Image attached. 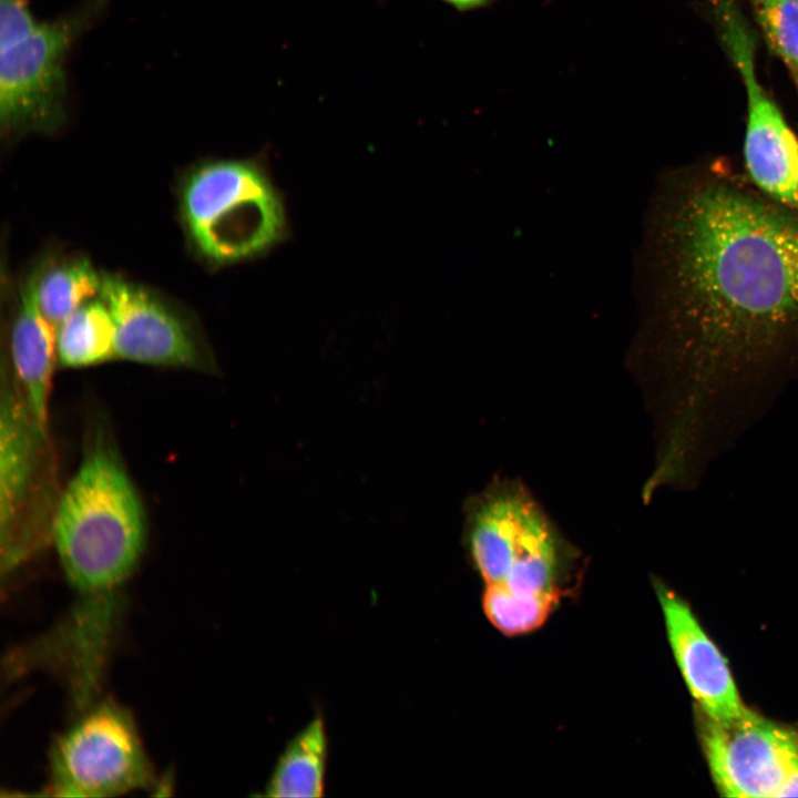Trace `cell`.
<instances>
[{"mask_svg":"<svg viewBox=\"0 0 798 798\" xmlns=\"http://www.w3.org/2000/svg\"><path fill=\"white\" fill-rule=\"evenodd\" d=\"M667 239L685 354L748 360L798 345V208L715 160L683 176Z\"/></svg>","mask_w":798,"mask_h":798,"instance_id":"cell-1","label":"cell"},{"mask_svg":"<svg viewBox=\"0 0 798 798\" xmlns=\"http://www.w3.org/2000/svg\"><path fill=\"white\" fill-rule=\"evenodd\" d=\"M52 539L74 594L63 624L82 635L115 634L122 589L145 549L146 519L124 463L101 432L62 491Z\"/></svg>","mask_w":798,"mask_h":798,"instance_id":"cell-2","label":"cell"},{"mask_svg":"<svg viewBox=\"0 0 798 798\" xmlns=\"http://www.w3.org/2000/svg\"><path fill=\"white\" fill-rule=\"evenodd\" d=\"M488 611L512 634L541 627L567 594L575 549L519 482L500 480L488 491L471 542Z\"/></svg>","mask_w":798,"mask_h":798,"instance_id":"cell-3","label":"cell"},{"mask_svg":"<svg viewBox=\"0 0 798 798\" xmlns=\"http://www.w3.org/2000/svg\"><path fill=\"white\" fill-rule=\"evenodd\" d=\"M114 0H81L62 14L37 19L29 0H0V126L14 141L53 134L66 121L65 62L78 40Z\"/></svg>","mask_w":798,"mask_h":798,"instance_id":"cell-4","label":"cell"},{"mask_svg":"<svg viewBox=\"0 0 798 798\" xmlns=\"http://www.w3.org/2000/svg\"><path fill=\"white\" fill-rule=\"evenodd\" d=\"M180 208L196 250L215 264L264 253L284 237V204L265 170L252 160L205 162L188 172Z\"/></svg>","mask_w":798,"mask_h":798,"instance_id":"cell-5","label":"cell"},{"mask_svg":"<svg viewBox=\"0 0 798 798\" xmlns=\"http://www.w3.org/2000/svg\"><path fill=\"white\" fill-rule=\"evenodd\" d=\"M47 795L101 798L150 789L154 773L132 715L93 703L53 743Z\"/></svg>","mask_w":798,"mask_h":798,"instance_id":"cell-6","label":"cell"},{"mask_svg":"<svg viewBox=\"0 0 798 798\" xmlns=\"http://www.w3.org/2000/svg\"><path fill=\"white\" fill-rule=\"evenodd\" d=\"M703 744L713 778L727 797H779L798 767V733L750 710L732 719L707 718Z\"/></svg>","mask_w":798,"mask_h":798,"instance_id":"cell-7","label":"cell"},{"mask_svg":"<svg viewBox=\"0 0 798 798\" xmlns=\"http://www.w3.org/2000/svg\"><path fill=\"white\" fill-rule=\"evenodd\" d=\"M99 296L115 327V354L150 366L212 369L195 329L180 313L136 284L102 275Z\"/></svg>","mask_w":798,"mask_h":798,"instance_id":"cell-8","label":"cell"},{"mask_svg":"<svg viewBox=\"0 0 798 798\" xmlns=\"http://www.w3.org/2000/svg\"><path fill=\"white\" fill-rule=\"evenodd\" d=\"M47 432L31 417L17 386L3 380L0 413V532L2 573L13 572L37 549L31 520L40 452Z\"/></svg>","mask_w":798,"mask_h":798,"instance_id":"cell-9","label":"cell"},{"mask_svg":"<svg viewBox=\"0 0 798 798\" xmlns=\"http://www.w3.org/2000/svg\"><path fill=\"white\" fill-rule=\"evenodd\" d=\"M725 21L726 41L747 92L744 156L749 180L766 195L798 208V140L758 82L746 30L735 14Z\"/></svg>","mask_w":798,"mask_h":798,"instance_id":"cell-10","label":"cell"},{"mask_svg":"<svg viewBox=\"0 0 798 798\" xmlns=\"http://www.w3.org/2000/svg\"><path fill=\"white\" fill-rule=\"evenodd\" d=\"M666 633L683 678L707 718L732 719L743 705L727 663L700 627L689 606L672 590L654 583Z\"/></svg>","mask_w":798,"mask_h":798,"instance_id":"cell-11","label":"cell"},{"mask_svg":"<svg viewBox=\"0 0 798 798\" xmlns=\"http://www.w3.org/2000/svg\"><path fill=\"white\" fill-rule=\"evenodd\" d=\"M40 269L37 265L19 288L10 327V360L14 385L35 423L47 432L57 329L38 305Z\"/></svg>","mask_w":798,"mask_h":798,"instance_id":"cell-12","label":"cell"},{"mask_svg":"<svg viewBox=\"0 0 798 798\" xmlns=\"http://www.w3.org/2000/svg\"><path fill=\"white\" fill-rule=\"evenodd\" d=\"M328 758L325 722L317 715L286 746L266 785L275 798H318L324 795Z\"/></svg>","mask_w":798,"mask_h":798,"instance_id":"cell-13","label":"cell"},{"mask_svg":"<svg viewBox=\"0 0 798 798\" xmlns=\"http://www.w3.org/2000/svg\"><path fill=\"white\" fill-rule=\"evenodd\" d=\"M57 359L68 368L103 364L115 354L112 315L99 296L83 304L57 328Z\"/></svg>","mask_w":798,"mask_h":798,"instance_id":"cell-14","label":"cell"},{"mask_svg":"<svg viewBox=\"0 0 798 798\" xmlns=\"http://www.w3.org/2000/svg\"><path fill=\"white\" fill-rule=\"evenodd\" d=\"M102 276L85 258L41 265L37 300L57 329L71 314L100 294Z\"/></svg>","mask_w":798,"mask_h":798,"instance_id":"cell-15","label":"cell"},{"mask_svg":"<svg viewBox=\"0 0 798 798\" xmlns=\"http://www.w3.org/2000/svg\"><path fill=\"white\" fill-rule=\"evenodd\" d=\"M773 50L798 74L797 0H750Z\"/></svg>","mask_w":798,"mask_h":798,"instance_id":"cell-16","label":"cell"},{"mask_svg":"<svg viewBox=\"0 0 798 798\" xmlns=\"http://www.w3.org/2000/svg\"><path fill=\"white\" fill-rule=\"evenodd\" d=\"M458 12H471L489 8L497 0H440Z\"/></svg>","mask_w":798,"mask_h":798,"instance_id":"cell-17","label":"cell"},{"mask_svg":"<svg viewBox=\"0 0 798 798\" xmlns=\"http://www.w3.org/2000/svg\"><path fill=\"white\" fill-rule=\"evenodd\" d=\"M792 796H798V767L788 776L779 794V797Z\"/></svg>","mask_w":798,"mask_h":798,"instance_id":"cell-18","label":"cell"},{"mask_svg":"<svg viewBox=\"0 0 798 798\" xmlns=\"http://www.w3.org/2000/svg\"><path fill=\"white\" fill-rule=\"evenodd\" d=\"M797 80H798V74H797Z\"/></svg>","mask_w":798,"mask_h":798,"instance_id":"cell-19","label":"cell"},{"mask_svg":"<svg viewBox=\"0 0 798 798\" xmlns=\"http://www.w3.org/2000/svg\"><path fill=\"white\" fill-rule=\"evenodd\" d=\"M797 2H798V0H797Z\"/></svg>","mask_w":798,"mask_h":798,"instance_id":"cell-20","label":"cell"}]
</instances>
